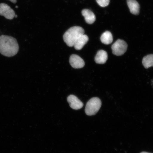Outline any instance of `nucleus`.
<instances>
[{
  "label": "nucleus",
  "instance_id": "obj_3",
  "mask_svg": "<svg viewBox=\"0 0 153 153\" xmlns=\"http://www.w3.org/2000/svg\"><path fill=\"white\" fill-rule=\"evenodd\" d=\"M101 106V102L98 97H93L86 104L85 112L88 116L94 115L97 113Z\"/></svg>",
  "mask_w": 153,
  "mask_h": 153
},
{
  "label": "nucleus",
  "instance_id": "obj_5",
  "mask_svg": "<svg viewBox=\"0 0 153 153\" xmlns=\"http://www.w3.org/2000/svg\"><path fill=\"white\" fill-rule=\"evenodd\" d=\"M15 15L14 11L9 6L4 3L0 4V15L9 20H12Z\"/></svg>",
  "mask_w": 153,
  "mask_h": 153
},
{
  "label": "nucleus",
  "instance_id": "obj_15",
  "mask_svg": "<svg viewBox=\"0 0 153 153\" xmlns=\"http://www.w3.org/2000/svg\"><path fill=\"white\" fill-rule=\"evenodd\" d=\"M9 1H10L11 2L13 3H16L17 2L16 0H9Z\"/></svg>",
  "mask_w": 153,
  "mask_h": 153
},
{
  "label": "nucleus",
  "instance_id": "obj_16",
  "mask_svg": "<svg viewBox=\"0 0 153 153\" xmlns=\"http://www.w3.org/2000/svg\"><path fill=\"white\" fill-rule=\"evenodd\" d=\"M140 153H150L147 152H141Z\"/></svg>",
  "mask_w": 153,
  "mask_h": 153
},
{
  "label": "nucleus",
  "instance_id": "obj_6",
  "mask_svg": "<svg viewBox=\"0 0 153 153\" xmlns=\"http://www.w3.org/2000/svg\"><path fill=\"white\" fill-rule=\"evenodd\" d=\"M70 63L72 68H81L85 65V62L83 59L78 55L75 54L71 56Z\"/></svg>",
  "mask_w": 153,
  "mask_h": 153
},
{
  "label": "nucleus",
  "instance_id": "obj_13",
  "mask_svg": "<svg viewBox=\"0 0 153 153\" xmlns=\"http://www.w3.org/2000/svg\"><path fill=\"white\" fill-rule=\"evenodd\" d=\"M142 63L146 68L153 66V54L149 55L143 57Z\"/></svg>",
  "mask_w": 153,
  "mask_h": 153
},
{
  "label": "nucleus",
  "instance_id": "obj_8",
  "mask_svg": "<svg viewBox=\"0 0 153 153\" xmlns=\"http://www.w3.org/2000/svg\"><path fill=\"white\" fill-rule=\"evenodd\" d=\"M82 13L87 24H91L94 22L96 20V17L92 11L89 9H85L82 11Z\"/></svg>",
  "mask_w": 153,
  "mask_h": 153
},
{
  "label": "nucleus",
  "instance_id": "obj_12",
  "mask_svg": "<svg viewBox=\"0 0 153 153\" xmlns=\"http://www.w3.org/2000/svg\"><path fill=\"white\" fill-rule=\"evenodd\" d=\"M100 39L102 43L108 45L112 42L113 38L112 33L109 31H107L101 35Z\"/></svg>",
  "mask_w": 153,
  "mask_h": 153
},
{
  "label": "nucleus",
  "instance_id": "obj_17",
  "mask_svg": "<svg viewBox=\"0 0 153 153\" xmlns=\"http://www.w3.org/2000/svg\"><path fill=\"white\" fill-rule=\"evenodd\" d=\"M17 17H18V16H17V15H15V18H17Z\"/></svg>",
  "mask_w": 153,
  "mask_h": 153
},
{
  "label": "nucleus",
  "instance_id": "obj_18",
  "mask_svg": "<svg viewBox=\"0 0 153 153\" xmlns=\"http://www.w3.org/2000/svg\"><path fill=\"white\" fill-rule=\"evenodd\" d=\"M16 8H17H17H18V6H16Z\"/></svg>",
  "mask_w": 153,
  "mask_h": 153
},
{
  "label": "nucleus",
  "instance_id": "obj_1",
  "mask_svg": "<svg viewBox=\"0 0 153 153\" xmlns=\"http://www.w3.org/2000/svg\"><path fill=\"white\" fill-rule=\"evenodd\" d=\"M19 50L17 40L11 36H0V53L4 56L12 57L16 55Z\"/></svg>",
  "mask_w": 153,
  "mask_h": 153
},
{
  "label": "nucleus",
  "instance_id": "obj_2",
  "mask_svg": "<svg viewBox=\"0 0 153 153\" xmlns=\"http://www.w3.org/2000/svg\"><path fill=\"white\" fill-rule=\"evenodd\" d=\"M85 34V30L79 26H74L67 30L63 36L64 41L69 47L74 46L76 40Z\"/></svg>",
  "mask_w": 153,
  "mask_h": 153
},
{
  "label": "nucleus",
  "instance_id": "obj_7",
  "mask_svg": "<svg viewBox=\"0 0 153 153\" xmlns=\"http://www.w3.org/2000/svg\"><path fill=\"white\" fill-rule=\"evenodd\" d=\"M68 101L71 108L74 110L80 109L83 106V103L74 95H70L68 97Z\"/></svg>",
  "mask_w": 153,
  "mask_h": 153
},
{
  "label": "nucleus",
  "instance_id": "obj_14",
  "mask_svg": "<svg viewBox=\"0 0 153 153\" xmlns=\"http://www.w3.org/2000/svg\"><path fill=\"white\" fill-rule=\"evenodd\" d=\"M96 1L100 7H105L109 4L110 0H96Z\"/></svg>",
  "mask_w": 153,
  "mask_h": 153
},
{
  "label": "nucleus",
  "instance_id": "obj_10",
  "mask_svg": "<svg viewBox=\"0 0 153 153\" xmlns=\"http://www.w3.org/2000/svg\"><path fill=\"white\" fill-rule=\"evenodd\" d=\"M128 6L130 12L134 15H138L140 11V5L136 0H127Z\"/></svg>",
  "mask_w": 153,
  "mask_h": 153
},
{
  "label": "nucleus",
  "instance_id": "obj_9",
  "mask_svg": "<svg viewBox=\"0 0 153 153\" xmlns=\"http://www.w3.org/2000/svg\"><path fill=\"white\" fill-rule=\"evenodd\" d=\"M108 53L104 50L99 51L95 57L96 63L98 64H104L108 60Z\"/></svg>",
  "mask_w": 153,
  "mask_h": 153
},
{
  "label": "nucleus",
  "instance_id": "obj_11",
  "mask_svg": "<svg viewBox=\"0 0 153 153\" xmlns=\"http://www.w3.org/2000/svg\"><path fill=\"white\" fill-rule=\"evenodd\" d=\"M89 41V38L87 35L83 34L76 40L74 47L76 50H80Z\"/></svg>",
  "mask_w": 153,
  "mask_h": 153
},
{
  "label": "nucleus",
  "instance_id": "obj_4",
  "mask_svg": "<svg viewBox=\"0 0 153 153\" xmlns=\"http://www.w3.org/2000/svg\"><path fill=\"white\" fill-rule=\"evenodd\" d=\"M128 45L123 40L118 39L111 47L112 53L115 55L119 56L123 55L127 50Z\"/></svg>",
  "mask_w": 153,
  "mask_h": 153
}]
</instances>
